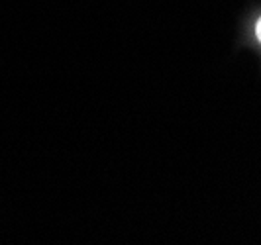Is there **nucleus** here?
Listing matches in <instances>:
<instances>
[{
    "label": "nucleus",
    "mask_w": 261,
    "mask_h": 245,
    "mask_svg": "<svg viewBox=\"0 0 261 245\" xmlns=\"http://www.w3.org/2000/svg\"><path fill=\"white\" fill-rule=\"evenodd\" d=\"M255 34H257V39L261 41V20L257 22V28H255Z\"/></svg>",
    "instance_id": "f257e3e1"
}]
</instances>
